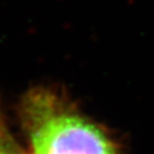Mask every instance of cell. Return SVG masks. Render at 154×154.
<instances>
[{
  "label": "cell",
  "instance_id": "2",
  "mask_svg": "<svg viewBox=\"0 0 154 154\" xmlns=\"http://www.w3.org/2000/svg\"><path fill=\"white\" fill-rule=\"evenodd\" d=\"M0 154H24L17 144L9 127L7 125L5 114L0 103Z\"/></svg>",
  "mask_w": 154,
  "mask_h": 154
},
{
  "label": "cell",
  "instance_id": "1",
  "mask_svg": "<svg viewBox=\"0 0 154 154\" xmlns=\"http://www.w3.org/2000/svg\"><path fill=\"white\" fill-rule=\"evenodd\" d=\"M18 116L29 154H119L107 131L55 88L29 89Z\"/></svg>",
  "mask_w": 154,
  "mask_h": 154
}]
</instances>
